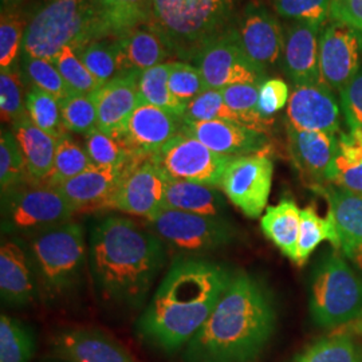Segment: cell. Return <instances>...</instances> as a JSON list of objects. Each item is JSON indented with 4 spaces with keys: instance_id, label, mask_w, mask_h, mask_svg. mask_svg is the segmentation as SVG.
Listing matches in <instances>:
<instances>
[{
    "instance_id": "obj_39",
    "label": "cell",
    "mask_w": 362,
    "mask_h": 362,
    "mask_svg": "<svg viewBox=\"0 0 362 362\" xmlns=\"http://www.w3.org/2000/svg\"><path fill=\"white\" fill-rule=\"evenodd\" d=\"M34 348V338L26 326L3 314L0 317V362H28Z\"/></svg>"
},
{
    "instance_id": "obj_25",
    "label": "cell",
    "mask_w": 362,
    "mask_h": 362,
    "mask_svg": "<svg viewBox=\"0 0 362 362\" xmlns=\"http://www.w3.org/2000/svg\"><path fill=\"white\" fill-rule=\"evenodd\" d=\"M117 76L143 73L161 65L172 55L167 43L152 25H144L116 38Z\"/></svg>"
},
{
    "instance_id": "obj_30",
    "label": "cell",
    "mask_w": 362,
    "mask_h": 362,
    "mask_svg": "<svg viewBox=\"0 0 362 362\" xmlns=\"http://www.w3.org/2000/svg\"><path fill=\"white\" fill-rule=\"evenodd\" d=\"M300 211L294 200L282 199L276 206L267 208L260 219V227L266 238L293 262L300 230Z\"/></svg>"
},
{
    "instance_id": "obj_26",
    "label": "cell",
    "mask_w": 362,
    "mask_h": 362,
    "mask_svg": "<svg viewBox=\"0 0 362 362\" xmlns=\"http://www.w3.org/2000/svg\"><path fill=\"white\" fill-rule=\"evenodd\" d=\"M34 266L26 251L13 240H3L0 247V294L11 306L28 305L37 291Z\"/></svg>"
},
{
    "instance_id": "obj_48",
    "label": "cell",
    "mask_w": 362,
    "mask_h": 362,
    "mask_svg": "<svg viewBox=\"0 0 362 362\" xmlns=\"http://www.w3.org/2000/svg\"><path fill=\"white\" fill-rule=\"evenodd\" d=\"M275 11L293 22H311L324 26L332 19L333 0H272Z\"/></svg>"
},
{
    "instance_id": "obj_19",
    "label": "cell",
    "mask_w": 362,
    "mask_h": 362,
    "mask_svg": "<svg viewBox=\"0 0 362 362\" xmlns=\"http://www.w3.org/2000/svg\"><path fill=\"white\" fill-rule=\"evenodd\" d=\"M182 118L157 106L140 103L129 117L121 140L136 157L149 158L180 133Z\"/></svg>"
},
{
    "instance_id": "obj_20",
    "label": "cell",
    "mask_w": 362,
    "mask_h": 362,
    "mask_svg": "<svg viewBox=\"0 0 362 362\" xmlns=\"http://www.w3.org/2000/svg\"><path fill=\"white\" fill-rule=\"evenodd\" d=\"M322 26L311 22H291L284 35V64L294 86L321 82L320 35Z\"/></svg>"
},
{
    "instance_id": "obj_33",
    "label": "cell",
    "mask_w": 362,
    "mask_h": 362,
    "mask_svg": "<svg viewBox=\"0 0 362 362\" xmlns=\"http://www.w3.org/2000/svg\"><path fill=\"white\" fill-rule=\"evenodd\" d=\"M169 62L153 66L140 77V103L157 106L175 116H184L187 104L177 100L169 89Z\"/></svg>"
},
{
    "instance_id": "obj_9",
    "label": "cell",
    "mask_w": 362,
    "mask_h": 362,
    "mask_svg": "<svg viewBox=\"0 0 362 362\" xmlns=\"http://www.w3.org/2000/svg\"><path fill=\"white\" fill-rule=\"evenodd\" d=\"M149 158L172 180L191 181L220 188L224 170L233 157L219 155L180 132Z\"/></svg>"
},
{
    "instance_id": "obj_4",
    "label": "cell",
    "mask_w": 362,
    "mask_h": 362,
    "mask_svg": "<svg viewBox=\"0 0 362 362\" xmlns=\"http://www.w3.org/2000/svg\"><path fill=\"white\" fill-rule=\"evenodd\" d=\"M236 0H152V22L172 55L194 61L233 16Z\"/></svg>"
},
{
    "instance_id": "obj_12",
    "label": "cell",
    "mask_w": 362,
    "mask_h": 362,
    "mask_svg": "<svg viewBox=\"0 0 362 362\" xmlns=\"http://www.w3.org/2000/svg\"><path fill=\"white\" fill-rule=\"evenodd\" d=\"M272 175V161L263 153L233 157L224 170L220 188L247 218L257 219L267 207Z\"/></svg>"
},
{
    "instance_id": "obj_37",
    "label": "cell",
    "mask_w": 362,
    "mask_h": 362,
    "mask_svg": "<svg viewBox=\"0 0 362 362\" xmlns=\"http://www.w3.org/2000/svg\"><path fill=\"white\" fill-rule=\"evenodd\" d=\"M85 149L90 157L91 163L95 167L103 168L127 167L136 158H140L130 152L122 140L109 136L100 129L91 130L89 134H86Z\"/></svg>"
},
{
    "instance_id": "obj_18",
    "label": "cell",
    "mask_w": 362,
    "mask_h": 362,
    "mask_svg": "<svg viewBox=\"0 0 362 362\" xmlns=\"http://www.w3.org/2000/svg\"><path fill=\"white\" fill-rule=\"evenodd\" d=\"M181 132L204 144L211 151L228 157L258 155L269 139L263 132L230 121H182Z\"/></svg>"
},
{
    "instance_id": "obj_53",
    "label": "cell",
    "mask_w": 362,
    "mask_h": 362,
    "mask_svg": "<svg viewBox=\"0 0 362 362\" xmlns=\"http://www.w3.org/2000/svg\"><path fill=\"white\" fill-rule=\"evenodd\" d=\"M21 0H1V6H3V10H6V7H13L16 6Z\"/></svg>"
},
{
    "instance_id": "obj_40",
    "label": "cell",
    "mask_w": 362,
    "mask_h": 362,
    "mask_svg": "<svg viewBox=\"0 0 362 362\" xmlns=\"http://www.w3.org/2000/svg\"><path fill=\"white\" fill-rule=\"evenodd\" d=\"M26 106L28 116L40 129L57 140L67 133L62 122L59 101L52 94L30 86L26 93Z\"/></svg>"
},
{
    "instance_id": "obj_49",
    "label": "cell",
    "mask_w": 362,
    "mask_h": 362,
    "mask_svg": "<svg viewBox=\"0 0 362 362\" xmlns=\"http://www.w3.org/2000/svg\"><path fill=\"white\" fill-rule=\"evenodd\" d=\"M169 89L181 103L188 104L194 97L208 90L200 70L187 62H169Z\"/></svg>"
},
{
    "instance_id": "obj_13",
    "label": "cell",
    "mask_w": 362,
    "mask_h": 362,
    "mask_svg": "<svg viewBox=\"0 0 362 362\" xmlns=\"http://www.w3.org/2000/svg\"><path fill=\"white\" fill-rule=\"evenodd\" d=\"M165 176L151 158L132 161L107 208L152 219L164 208Z\"/></svg>"
},
{
    "instance_id": "obj_55",
    "label": "cell",
    "mask_w": 362,
    "mask_h": 362,
    "mask_svg": "<svg viewBox=\"0 0 362 362\" xmlns=\"http://www.w3.org/2000/svg\"><path fill=\"white\" fill-rule=\"evenodd\" d=\"M334 1H337V0H333V3H334Z\"/></svg>"
},
{
    "instance_id": "obj_38",
    "label": "cell",
    "mask_w": 362,
    "mask_h": 362,
    "mask_svg": "<svg viewBox=\"0 0 362 362\" xmlns=\"http://www.w3.org/2000/svg\"><path fill=\"white\" fill-rule=\"evenodd\" d=\"M81 62L103 85L117 76L116 38L90 40L74 49Z\"/></svg>"
},
{
    "instance_id": "obj_51",
    "label": "cell",
    "mask_w": 362,
    "mask_h": 362,
    "mask_svg": "<svg viewBox=\"0 0 362 362\" xmlns=\"http://www.w3.org/2000/svg\"><path fill=\"white\" fill-rule=\"evenodd\" d=\"M290 94L285 81L274 78L266 79L259 89L258 110L260 116L272 119V117L288 104Z\"/></svg>"
},
{
    "instance_id": "obj_35",
    "label": "cell",
    "mask_w": 362,
    "mask_h": 362,
    "mask_svg": "<svg viewBox=\"0 0 362 362\" xmlns=\"http://www.w3.org/2000/svg\"><path fill=\"white\" fill-rule=\"evenodd\" d=\"M293 362H362V345L349 333L334 334L314 342Z\"/></svg>"
},
{
    "instance_id": "obj_45",
    "label": "cell",
    "mask_w": 362,
    "mask_h": 362,
    "mask_svg": "<svg viewBox=\"0 0 362 362\" xmlns=\"http://www.w3.org/2000/svg\"><path fill=\"white\" fill-rule=\"evenodd\" d=\"M230 121L245 125L243 118L231 110L221 97L219 90H208L194 97L187 104L182 121ZM246 127V125H245Z\"/></svg>"
},
{
    "instance_id": "obj_5",
    "label": "cell",
    "mask_w": 362,
    "mask_h": 362,
    "mask_svg": "<svg viewBox=\"0 0 362 362\" xmlns=\"http://www.w3.org/2000/svg\"><path fill=\"white\" fill-rule=\"evenodd\" d=\"M310 313L324 329H338L362 315V279L338 252L324 255L313 272Z\"/></svg>"
},
{
    "instance_id": "obj_41",
    "label": "cell",
    "mask_w": 362,
    "mask_h": 362,
    "mask_svg": "<svg viewBox=\"0 0 362 362\" xmlns=\"http://www.w3.org/2000/svg\"><path fill=\"white\" fill-rule=\"evenodd\" d=\"M30 180L25 156L13 130L0 134V187L1 194Z\"/></svg>"
},
{
    "instance_id": "obj_23",
    "label": "cell",
    "mask_w": 362,
    "mask_h": 362,
    "mask_svg": "<svg viewBox=\"0 0 362 362\" xmlns=\"http://www.w3.org/2000/svg\"><path fill=\"white\" fill-rule=\"evenodd\" d=\"M97 39L119 38L152 22V0H88Z\"/></svg>"
},
{
    "instance_id": "obj_34",
    "label": "cell",
    "mask_w": 362,
    "mask_h": 362,
    "mask_svg": "<svg viewBox=\"0 0 362 362\" xmlns=\"http://www.w3.org/2000/svg\"><path fill=\"white\" fill-rule=\"evenodd\" d=\"M93 165L94 164L91 163L86 149H83L79 144L76 143L67 132L57 141L52 173L49 175L45 184L58 187Z\"/></svg>"
},
{
    "instance_id": "obj_16",
    "label": "cell",
    "mask_w": 362,
    "mask_h": 362,
    "mask_svg": "<svg viewBox=\"0 0 362 362\" xmlns=\"http://www.w3.org/2000/svg\"><path fill=\"white\" fill-rule=\"evenodd\" d=\"M236 31L247 57L255 65L264 71L276 65L284 52V33L266 7L250 3L240 16Z\"/></svg>"
},
{
    "instance_id": "obj_14",
    "label": "cell",
    "mask_w": 362,
    "mask_h": 362,
    "mask_svg": "<svg viewBox=\"0 0 362 362\" xmlns=\"http://www.w3.org/2000/svg\"><path fill=\"white\" fill-rule=\"evenodd\" d=\"M361 64L362 30L332 19L320 35L321 82L341 93Z\"/></svg>"
},
{
    "instance_id": "obj_44",
    "label": "cell",
    "mask_w": 362,
    "mask_h": 362,
    "mask_svg": "<svg viewBox=\"0 0 362 362\" xmlns=\"http://www.w3.org/2000/svg\"><path fill=\"white\" fill-rule=\"evenodd\" d=\"M74 94H93L103 83L81 62L71 46H65L52 61Z\"/></svg>"
},
{
    "instance_id": "obj_46",
    "label": "cell",
    "mask_w": 362,
    "mask_h": 362,
    "mask_svg": "<svg viewBox=\"0 0 362 362\" xmlns=\"http://www.w3.org/2000/svg\"><path fill=\"white\" fill-rule=\"evenodd\" d=\"M0 110L1 119L11 125L28 117L26 100H23L22 74L16 69L0 74Z\"/></svg>"
},
{
    "instance_id": "obj_28",
    "label": "cell",
    "mask_w": 362,
    "mask_h": 362,
    "mask_svg": "<svg viewBox=\"0 0 362 362\" xmlns=\"http://www.w3.org/2000/svg\"><path fill=\"white\" fill-rule=\"evenodd\" d=\"M11 130L25 156L30 180L45 182L52 173L58 140L38 128L30 116L13 124Z\"/></svg>"
},
{
    "instance_id": "obj_36",
    "label": "cell",
    "mask_w": 362,
    "mask_h": 362,
    "mask_svg": "<svg viewBox=\"0 0 362 362\" xmlns=\"http://www.w3.org/2000/svg\"><path fill=\"white\" fill-rule=\"evenodd\" d=\"M262 83H236L219 91L226 105L243 118L246 127L264 133L272 119L259 113V89Z\"/></svg>"
},
{
    "instance_id": "obj_29",
    "label": "cell",
    "mask_w": 362,
    "mask_h": 362,
    "mask_svg": "<svg viewBox=\"0 0 362 362\" xmlns=\"http://www.w3.org/2000/svg\"><path fill=\"white\" fill-rule=\"evenodd\" d=\"M218 189L219 188L191 181L172 180L165 176L164 208L212 218H224L226 204Z\"/></svg>"
},
{
    "instance_id": "obj_22",
    "label": "cell",
    "mask_w": 362,
    "mask_h": 362,
    "mask_svg": "<svg viewBox=\"0 0 362 362\" xmlns=\"http://www.w3.org/2000/svg\"><path fill=\"white\" fill-rule=\"evenodd\" d=\"M329 206V216L336 224L341 252L358 269H362V196L334 184L313 187Z\"/></svg>"
},
{
    "instance_id": "obj_47",
    "label": "cell",
    "mask_w": 362,
    "mask_h": 362,
    "mask_svg": "<svg viewBox=\"0 0 362 362\" xmlns=\"http://www.w3.org/2000/svg\"><path fill=\"white\" fill-rule=\"evenodd\" d=\"M27 23L18 13H1L0 22V69L1 71L13 70L26 31Z\"/></svg>"
},
{
    "instance_id": "obj_32",
    "label": "cell",
    "mask_w": 362,
    "mask_h": 362,
    "mask_svg": "<svg viewBox=\"0 0 362 362\" xmlns=\"http://www.w3.org/2000/svg\"><path fill=\"white\" fill-rule=\"evenodd\" d=\"M325 240L330 242L336 251H341L339 236L333 219L329 215L326 218L320 216L313 207L303 208L300 211V230L294 263L298 266L305 264Z\"/></svg>"
},
{
    "instance_id": "obj_1",
    "label": "cell",
    "mask_w": 362,
    "mask_h": 362,
    "mask_svg": "<svg viewBox=\"0 0 362 362\" xmlns=\"http://www.w3.org/2000/svg\"><path fill=\"white\" fill-rule=\"evenodd\" d=\"M231 278L209 260H175L137 322L140 336L164 351L180 349L206 324Z\"/></svg>"
},
{
    "instance_id": "obj_24",
    "label": "cell",
    "mask_w": 362,
    "mask_h": 362,
    "mask_svg": "<svg viewBox=\"0 0 362 362\" xmlns=\"http://www.w3.org/2000/svg\"><path fill=\"white\" fill-rule=\"evenodd\" d=\"M127 167L103 168L93 165L76 177L55 187L78 211L105 209L122 179Z\"/></svg>"
},
{
    "instance_id": "obj_11",
    "label": "cell",
    "mask_w": 362,
    "mask_h": 362,
    "mask_svg": "<svg viewBox=\"0 0 362 362\" xmlns=\"http://www.w3.org/2000/svg\"><path fill=\"white\" fill-rule=\"evenodd\" d=\"M208 89L220 90L236 83H262L266 71L255 65L243 50L235 27H228L194 57Z\"/></svg>"
},
{
    "instance_id": "obj_42",
    "label": "cell",
    "mask_w": 362,
    "mask_h": 362,
    "mask_svg": "<svg viewBox=\"0 0 362 362\" xmlns=\"http://www.w3.org/2000/svg\"><path fill=\"white\" fill-rule=\"evenodd\" d=\"M21 69L22 76L31 83V86L52 94L58 101H62L66 97L74 94L67 86L58 69L47 59L22 55Z\"/></svg>"
},
{
    "instance_id": "obj_17",
    "label": "cell",
    "mask_w": 362,
    "mask_h": 362,
    "mask_svg": "<svg viewBox=\"0 0 362 362\" xmlns=\"http://www.w3.org/2000/svg\"><path fill=\"white\" fill-rule=\"evenodd\" d=\"M341 113L336 94L329 86L324 83L296 86L287 104V124L297 129L337 134Z\"/></svg>"
},
{
    "instance_id": "obj_7",
    "label": "cell",
    "mask_w": 362,
    "mask_h": 362,
    "mask_svg": "<svg viewBox=\"0 0 362 362\" xmlns=\"http://www.w3.org/2000/svg\"><path fill=\"white\" fill-rule=\"evenodd\" d=\"M31 262L47 293L59 294L81 278L89 247L85 230L77 221H67L30 239Z\"/></svg>"
},
{
    "instance_id": "obj_6",
    "label": "cell",
    "mask_w": 362,
    "mask_h": 362,
    "mask_svg": "<svg viewBox=\"0 0 362 362\" xmlns=\"http://www.w3.org/2000/svg\"><path fill=\"white\" fill-rule=\"evenodd\" d=\"M90 40L93 15L88 0H49L27 23L22 55L52 62L65 46Z\"/></svg>"
},
{
    "instance_id": "obj_3",
    "label": "cell",
    "mask_w": 362,
    "mask_h": 362,
    "mask_svg": "<svg viewBox=\"0 0 362 362\" xmlns=\"http://www.w3.org/2000/svg\"><path fill=\"white\" fill-rule=\"evenodd\" d=\"M89 260L103 296L140 306L165 262L163 240L129 218L106 216L94 224Z\"/></svg>"
},
{
    "instance_id": "obj_15",
    "label": "cell",
    "mask_w": 362,
    "mask_h": 362,
    "mask_svg": "<svg viewBox=\"0 0 362 362\" xmlns=\"http://www.w3.org/2000/svg\"><path fill=\"white\" fill-rule=\"evenodd\" d=\"M287 143L293 163L311 188L330 184L338 151L336 134L297 129L287 124Z\"/></svg>"
},
{
    "instance_id": "obj_43",
    "label": "cell",
    "mask_w": 362,
    "mask_h": 362,
    "mask_svg": "<svg viewBox=\"0 0 362 362\" xmlns=\"http://www.w3.org/2000/svg\"><path fill=\"white\" fill-rule=\"evenodd\" d=\"M62 122L67 132L89 134L97 129V104L93 94H71L59 101Z\"/></svg>"
},
{
    "instance_id": "obj_31",
    "label": "cell",
    "mask_w": 362,
    "mask_h": 362,
    "mask_svg": "<svg viewBox=\"0 0 362 362\" xmlns=\"http://www.w3.org/2000/svg\"><path fill=\"white\" fill-rule=\"evenodd\" d=\"M330 184L362 196V130L339 134Z\"/></svg>"
},
{
    "instance_id": "obj_8",
    "label": "cell",
    "mask_w": 362,
    "mask_h": 362,
    "mask_svg": "<svg viewBox=\"0 0 362 362\" xmlns=\"http://www.w3.org/2000/svg\"><path fill=\"white\" fill-rule=\"evenodd\" d=\"M76 209L62 194L45 182L28 180L1 194L3 233L34 238L70 221Z\"/></svg>"
},
{
    "instance_id": "obj_2",
    "label": "cell",
    "mask_w": 362,
    "mask_h": 362,
    "mask_svg": "<svg viewBox=\"0 0 362 362\" xmlns=\"http://www.w3.org/2000/svg\"><path fill=\"white\" fill-rule=\"evenodd\" d=\"M276 322L272 299L257 279L235 274L206 324L188 342L185 362H250L270 341Z\"/></svg>"
},
{
    "instance_id": "obj_52",
    "label": "cell",
    "mask_w": 362,
    "mask_h": 362,
    "mask_svg": "<svg viewBox=\"0 0 362 362\" xmlns=\"http://www.w3.org/2000/svg\"><path fill=\"white\" fill-rule=\"evenodd\" d=\"M332 19L362 30V0H337L332 7Z\"/></svg>"
},
{
    "instance_id": "obj_50",
    "label": "cell",
    "mask_w": 362,
    "mask_h": 362,
    "mask_svg": "<svg viewBox=\"0 0 362 362\" xmlns=\"http://www.w3.org/2000/svg\"><path fill=\"white\" fill-rule=\"evenodd\" d=\"M341 112L349 130H362V66L339 93Z\"/></svg>"
},
{
    "instance_id": "obj_27",
    "label": "cell",
    "mask_w": 362,
    "mask_h": 362,
    "mask_svg": "<svg viewBox=\"0 0 362 362\" xmlns=\"http://www.w3.org/2000/svg\"><path fill=\"white\" fill-rule=\"evenodd\" d=\"M54 349L69 362H133L113 339L88 329L59 333L54 339Z\"/></svg>"
},
{
    "instance_id": "obj_54",
    "label": "cell",
    "mask_w": 362,
    "mask_h": 362,
    "mask_svg": "<svg viewBox=\"0 0 362 362\" xmlns=\"http://www.w3.org/2000/svg\"><path fill=\"white\" fill-rule=\"evenodd\" d=\"M353 326H354V332H357V333H362V315L356 321V322H353Z\"/></svg>"
},
{
    "instance_id": "obj_21",
    "label": "cell",
    "mask_w": 362,
    "mask_h": 362,
    "mask_svg": "<svg viewBox=\"0 0 362 362\" xmlns=\"http://www.w3.org/2000/svg\"><path fill=\"white\" fill-rule=\"evenodd\" d=\"M141 74H119L94 93L98 118L97 129L121 140L129 117L140 104L139 85Z\"/></svg>"
},
{
    "instance_id": "obj_10",
    "label": "cell",
    "mask_w": 362,
    "mask_h": 362,
    "mask_svg": "<svg viewBox=\"0 0 362 362\" xmlns=\"http://www.w3.org/2000/svg\"><path fill=\"white\" fill-rule=\"evenodd\" d=\"M156 235L185 252H207L230 243L233 238V226L226 218H212L163 208L149 219Z\"/></svg>"
}]
</instances>
